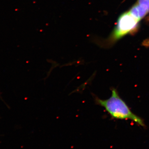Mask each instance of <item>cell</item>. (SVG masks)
<instances>
[{"label": "cell", "mask_w": 149, "mask_h": 149, "mask_svg": "<svg viewBox=\"0 0 149 149\" xmlns=\"http://www.w3.org/2000/svg\"><path fill=\"white\" fill-rule=\"evenodd\" d=\"M96 104L104 108L112 118L119 120H130L142 127H145L144 120L131 111L127 104L119 96L116 89L112 88L109 98L102 100L94 96Z\"/></svg>", "instance_id": "6da1fadb"}, {"label": "cell", "mask_w": 149, "mask_h": 149, "mask_svg": "<svg viewBox=\"0 0 149 149\" xmlns=\"http://www.w3.org/2000/svg\"><path fill=\"white\" fill-rule=\"evenodd\" d=\"M139 21L128 11L122 14L118 20L113 34L112 40L116 41L133 32L136 29Z\"/></svg>", "instance_id": "7a4b0ae2"}, {"label": "cell", "mask_w": 149, "mask_h": 149, "mask_svg": "<svg viewBox=\"0 0 149 149\" xmlns=\"http://www.w3.org/2000/svg\"><path fill=\"white\" fill-rule=\"evenodd\" d=\"M128 11L139 21L148 13L146 9L137 3Z\"/></svg>", "instance_id": "3957f363"}, {"label": "cell", "mask_w": 149, "mask_h": 149, "mask_svg": "<svg viewBox=\"0 0 149 149\" xmlns=\"http://www.w3.org/2000/svg\"><path fill=\"white\" fill-rule=\"evenodd\" d=\"M137 3L146 9L149 13V0H138Z\"/></svg>", "instance_id": "277c9868"}, {"label": "cell", "mask_w": 149, "mask_h": 149, "mask_svg": "<svg viewBox=\"0 0 149 149\" xmlns=\"http://www.w3.org/2000/svg\"><path fill=\"white\" fill-rule=\"evenodd\" d=\"M143 45L145 47H149V40H145L143 42Z\"/></svg>", "instance_id": "5b68a950"}]
</instances>
